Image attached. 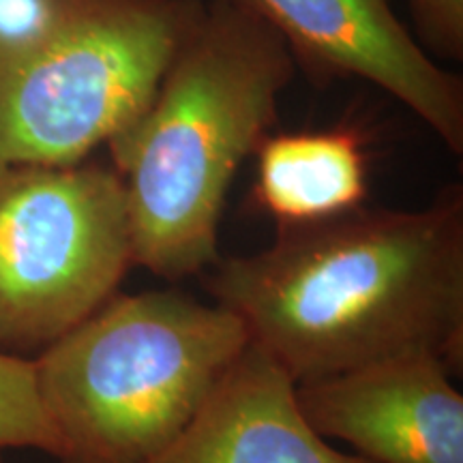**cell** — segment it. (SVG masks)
Instances as JSON below:
<instances>
[{
    "instance_id": "7",
    "label": "cell",
    "mask_w": 463,
    "mask_h": 463,
    "mask_svg": "<svg viewBox=\"0 0 463 463\" xmlns=\"http://www.w3.org/2000/svg\"><path fill=\"white\" fill-rule=\"evenodd\" d=\"M436 358H397L305 384L307 425L369 463H463V397Z\"/></svg>"
},
{
    "instance_id": "12",
    "label": "cell",
    "mask_w": 463,
    "mask_h": 463,
    "mask_svg": "<svg viewBox=\"0 0 463 463\" xmlns=\"http://www.w3.org/2000/svg\"><path fill=\"white\" fill-rule=\"evenodd\" d=\"M0 463H3V461H0Z\"/></svg>"
},
{
    "instance_id": "10",
    "label": "cell",
    "mask_w": 463,
    "mask_h": 463,
    "mask_svg": "<svg viewBox=\"0 0 463 463\" xmlns=\"http://www.w3.org/2000/svg\"><path fill=\"white\" fill-rule=\"evenodd\" d=\"M37 449L52 457L61 439L39 395L34 361L0 352V450Z\"/></svg>"
},
{
    "instance_id": "3",
    "label": "cell",
    "mask_w": 463,
    "mask_h": 463,
    "mask_svg": "<svg viewBox=\"0 0 463 463\" xmlns=\"http://www.w3.org/2000/svg\"><path fill=\"white\" fill-rule=\"evenodd\" d=\"M249 333L234 311L174 292L116 294L39 354L61 463H146L195 419Z\"/></svg>"
},
{
    "instance_id": "1",
    "label": "cell",
    "mask_w": 463,
    "mask_h": 463,
    "mask_svg": "<svg viewBox=\"0 0 463 463\" xmlns=\"http://www.w3.org/2000/svg\"><path fill=\"white\" fill-rule=\"evenodd\" d=\"M215 303L294 384L397 358L463 361V195L279 223L273 245L206 270Z\"/></svg>"
},
{
    "instance_id": "11",
    "label": "cell",
    "mask_w": 463,
    "mask_h": 463,
    "mask_svg": "<svg viewBox=\"0 0 463 463\" xmlns=\"http://www.w3.org/2000/svg\"><path fill=\"white\" fill-rule=\"evenodd\" d=\"M420 45L430 54L463 58V0H410Z\"/></svg>"
},
{
    "instance_id": "5",
    "label": "cell",
    "mask_w": 463,
    "mask_h": 463,
    "mask_svg": "<svg viewBox=\"0 0 463 463\" xmlns=\"http://www.w3.org/2000/svg\"><path fill=\"white\" fill-rule=\"evenodd\" d=\"M133 264L112 165L0 170V352H43L116 297Z\"/></svg>"
},
{
    "instance_id": "6",
    "label": "cell",
    "mask_w": 463,
    "mask_h": 463,
    "mask_svg": "<svg viewBox=\"0 0 463 463\" xmlns=\"http://www.w3.org/2000/svg\"><path fill=\"white\" fill-rule=\"evenodd\" d=\"M283 39L314 78H356L391 95L463 153V80L439 67L392 0H230Z\"/></svg>"
},
{
    "instance_id": "9",
    "label": "cell",
    "mask_w": 463,
    "mask_h": 463,
    "mask_svg": "<svg viewBox=\"0 0 463 463\" xmlns=\"http://www.w3.org/2000/svg\"><path fill=\"white\" fill-rule=\"evenodd\" d=\"M256 157L253 195L277 225L344 215L367 198V153L354 131L277 133Z\"/></svg>"
},
{
    "instance_id": "4",
    "label": "cell",
    "mask_w": 463,
    "mask_h": 463,
    "mask_svg": "<svg viewBox=\"0 0 463 463\" xmlns=\"http://www.w3.org/2000/svg\"><path fill=\"white\" fill-rule=\"evenodd\" d=\"M204 0H0V170L75 165L142 112Z\"/></svg>"
},
{
    "instance_id": "2",
    "label": "cell",
    "mask_w": 463,
    "mask_h": 463,
    "mask_svg": "<svg viewBox=\"0 0 463 463\" xmlns=\"http://www.w3.org/2000/svg\"><path fill=\"white\" fill-rule=\"evenodd\" d=\"M288 45L230 0L204 3L150 101L106 146L123 178L133 264L165 281L219 260V223L297 75Z\"/></svg>"
},
{
    "instance_id": "8",
    "label": "cell",
    "mask_w": 463,
    "mask_h": 463,
    "mask_svg": "<svg viewBox=\"0 0 463 463\" xmlns=\"http://www.w3.org/2000/svg\"><path fill=\"white\" fill-rule=\"evenodd\" d=\"M146 463H369L307 425L294 382L249 341L195 419Z\"/></svg>"
}]
</instances>
